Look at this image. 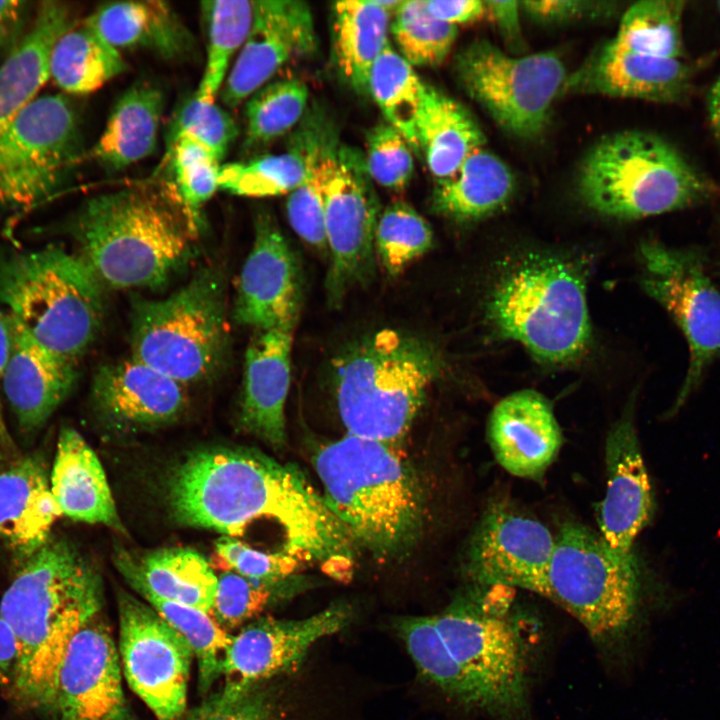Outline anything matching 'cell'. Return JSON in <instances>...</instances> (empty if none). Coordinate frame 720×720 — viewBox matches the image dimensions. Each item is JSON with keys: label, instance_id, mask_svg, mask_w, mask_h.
Here are the masks:
<instances>
[{"label": "cell", "instance_id": "6da1fadb", "mask_svg": "<svg viewBox=\"0 0 720 720\" xmlns=\"http://www.w3.org/2000/svg\"><path fill=\"white\" fill-rule=\"evenodd\" d=\"M168 503L183 525L240 536L257 520L282 529L283 550L351 578L356 544L297 466L249 448L193 453L170 475Z\"/></svg>", "mask_w": 720, "mask_h": 720}, {"label": "cell", "instance_id": "7a4b0ae2", "mask_svg": "<svg viewBox=\"0 0 720 720\" xmlns=\"http://www.w3.org/2000/svg\"><path fill=\"white\" fill-rule=\"evenodd\" d=\"M97 571L67 539L51 536L19 569L0 600V614L19 647L13 683L33 707L53 709L58 670L74 635L102 607Z\"/></svg>", "mask_w": 720, "mask_h": 720}, {"label": "cell", "instance_id": "3957f363", "mask_svg": "<svg viewBox=\"0 0 720 720\" xmlns=\"http://www.w3.org/2000/svg\"><path fill=\"white\" fill-rule=\"evenodd\" d=\"M313 465L326 504L356 546L382 561L415 548L424 528V494L400 445L346 434L318 448Z\"/></svg>", "mask_w": 720, "mask_h": 720}, {"label": "cell", "instance_id": "277c9868", "mask_svg": "<svg viewBox=\"0 0 720 720\" xmlns=\"http://www.w3.org/2000/svg\"><path fill=\"white\" fill-rule=\"evenodd\" d=\"M70 232L98 281L115 289L165 284L191 256L194 236L176 203L146 188L88 200Z\"/></svg>", "mask_w": 720, "mask_h": 720}, {"label": "cell", "instance_id": "5b68a950", "mask_svg": "<svg viewBox=\"0 0 720 720\" xmlns=\"http://www.w3.org/2000/svg\"><path fill=\"white\" fill-rule=\"evenodd\" d=\"M443 372L428 341L382 329L334 361L333 385L347 434L400 445Z\"/></svg>", "mask_w": 720, "mask_h": 720}, {"label": "cell", "instance_id": "8992f818", "mask_svg": "<svg viewBox=\"0 0 720 720\" xmlns=\"http://www.w3.org/2000/svg\"><path fill=\"white\" fill-rule=\"evenodd\" d=\"M485 312L498 336L520 343L544 365L575 363L591 343L585 269L568 257L517 258L494 281Z\"/></svg>", "mask_w": 720, "mask_h": 720}, {"label": "cell", "instance_id": "52a82bcc", "mask_svg": "<svg viewBox=\"0 0 720 720\" xmlns=\"http://www.w3.org/2000/svg\"><path fill=\"white\" fill-rule=\"evenodd\" d=\"M576 189L586 207L622 220L691 208L715 193L676 147L640 130L599 139L579 166Z\"/></svg>", "mask_w": 720, "mask_h": 720}, {"label": "cell", "instance_id": "ba28073f", "mask_svg": "<svg viewBox=\"0 0 720 720\" xmlns=\"http://www.w3.org/2000/svg\"><path fill=\"white\" fill-rule=\"evenodd\" d=\"M102 284L77 254L57 246L0 250V302L33 339L75 363L96 337Z\"/></svg>", "mask_w": 720, "mask_h": 720}, {"label": "cell", "instance_id": "9c48e42d", "mask_svg": "<svg viewBox=\"0 0 720 720\" xmlns=\"http://www.w3.org/2000/svg\"><path fill=\"white\" fill-rule=\"evenodd\" d=\"M226 315L222 274L205 268L168 297L135 303L131 356L185 386L207 380L226 360Z\"/></svg>", "mask_w": 720, "mask_h": 720}, {"label": "cell", "instance_id": "30bf717a", "mask_svg": "<svg viewBox=\"0 0 720 720\" xmlns=\"http://www.w3.org/2000/svg\"><path fill=\"white\" fill-rule=\"evenodd\" d=\"M543 597L571 614L599 645L623 641L640 605L634 556L621 557L599 533L566 522L555 536Z\"/></svg>", "mask_w": 720, "mask_h": 720}, {"label": "cell", "instance_id": "8fae6325", "mask_svg": "<svg viewBox=\"0 0 720 720\" xmlns=\"http://www.w3.org/2000/svg\"><path fill=\"white\" fill-rule=\"evenodd\" d=\"M433 619L464 677L468 706L504 720L526 712V650L514 621L470 598L455 601Z\"/></svg>", "mask_w": 720, "mask_h": 720}, {"label": "cell", "instance_id": "7c38bea8", "mask_svg": "<svg viewBox=\"0 0 720 720\" xmlns=\"http://www.w3.org/2000/svg\"><path fill=\"white\" fill-rule=\"evenodd\" d=\"M453 66L465 93L500 128L520 139H534L543 132L567 78L554 51L512 56L485 39L461 49Z\"/></svg>", "mask_w": 720, "mask_h": 720}, {"label": "cell", "instance_id": "4fadbf2b", "mask_svg": "<svg viewBox=\"0 0 720 720\" xmlns=\"http://www.w3.org/2000/svg\"><path fill=\"white\" fill-rule=\"evenodd\" d=\"M638 256L642 289L667 311L688 345V368L671 409L677 411L720 358V291L701 248L647 240Z\"/></svg>", "mask_w": 720, "mask_h": 720}, {"label": "cell", "instance_id": "5bb4252c", "mask_svg": "<svg viewBox=\"0 0 720 720\" xmlns=\"http://www.w3.org/2000/svg\"><path fill=\"white\" fill-rule=\"evenodd\" d=\"M80 153L78 119L69 99L36 97L0 133V210H25L48 198Z\"/></svg>", "mask_w": 720, "mask_h": 720}, {"label": "cell", "instance_id": "9a60e30c", "mask_svg": "<svg viewBox=\"0 0 720 720\" xmlns=\"http://www.w3.org/2000/svg\"><path fill=\"white\" fill-rule=\"evenodd\" d=\"M118 611L119 656L127 683L158 720H180L194 657L190 647L151 605L120 593Z\"/></svg>", "mask_w": 720, "mask_h": 720}, {"label": "cell", "instance_id": "2e32d148", "mask_svg": "<svg viewBox=\"0 0 720 720\" xmlns=\"http://www.w3.org/2000/svg\"><path fill=\"white\" fill-rule=\"evenodd\" d=\"M380 202L364 153L341 145L325 206V231L331 264L325 288L338 307L347 293L370 280L375 266V230Z\"/></svg>", "mask_w": 720, "mask_h": 720}, {"label": "cell", "instance_id": "e0dca14e", "mask_svg": "<svg viewBox=\"0 0 720 720\" xmlns=\"http://www.w3.org/2000/svg\"><path fill=\"white\" fill-rule=\"evenodd\" d=\"M352 617L349 604L336 602L304 618L264 617L247 623L227 648L221 694L238 696L258 683L298 672L312 647L343 630Z\"/></svg>", "mask_w": 720, "mask_h": 720}, {"label": "cell", "instance_id": "ac0fdd59", "mask_svg": "<svg viewBox=\"0 0 720 720\" xmlns=\"http://www.w3.org/2000/svg\"><path fill=\"white\" fill-rule=\"evenodd\" d=\"M554 544L555 536L538 520L495 506L470 539L466 569L478 584L543 596Z\"/></svg>", "mask_w": 720, "mask_h": 720}, {"label": "cell", "instance_id": "d6986e66", "mask_svg": "<svg viewBox=\"0 0 720 720\" xmlns=\"http://www.w3.org/2000/svg\"><path fill=\"white\" fill-rule=\"evenodd\" d=\"M98 616L74 635L61 661L53 708L60 720H130L120 657Z\"/></svg>", "mask_w": 720, "mask_h": 720}, {"label": "cell", "instance_id": "ffe728a7", "mask_svg": "<svg viewBox=\"0 0 720 720\" xmlns=\"http://www.w3.org/2000/svg\"><path fill=\"white\" fill-rule=\"evenodd\" d=\"M313 15L300 0L254 1L249 34L221 89V99L235 108L292 59L316 48Z\"/></svg>", "mask_w": 720, "mask_h": 720}, {"label": "cell", "instance_id": "44dd1931", "mask_svg": "<svg viewBox=\"0 0 720 720\" xmlns=\"http://www.w3.org/2000/svg\"><path fill=\"white\" fill-rule=\"evenodd\" d=\"M254 228L253 245L238 278L234 319L256 330L296 324L302 286L294 252L268 212L256 215Z\"/></svg>", "mask_w": 720, "mask_h": 720}, {"label": "cell", "instance_id": "7402d4cb", "mask_svg": "<svg viewBox=\"0 0 720 720\" xmlns=\"http://www.w3.org/2000/svg\"><path fill=\"white\" fill-rule=\"evenodd\" d=\"M685 59L638 54L612 40L595 48L567 78L561 95H603L661 104L679 103L691 88Z\"/></svg>", "mask_w": 720, "mask_h": 720}, {"label": "cell", "instance_id": "603a6c76", "mask_svg": "<svg viewBox=\"0 0 720 720\" xmlns=\"http://www.w3.org/2000/svg\"><path fill=\"white\" fill-rule=\"evenodd\" d=\"M634 400L608 433L607 486L599 508V534L621 557L633 556L634 541L653 511L652 489L633 421Z\"/></svg>", "mask_w": 720, "mask_h": 720}, {"label": "cell", "instance_id": "cb8c5ba5", "mask_svg": "<svg viewBox=\"0 0 720 720\" xmlns=\"http://www.w3.org/2000/svg\"><path fill=\"white\" fill-rule=\"evenodd\" d=\"M91 398L103 419L124 428L168 424L188 401L185 385L132 356L97 370Z\"/></svg>", "mask_w": 720, "mask_h": 720}, {"label": "cell", "instance_id": "d4e9b609", "mask_svg": "<svg viewBox=\"0 0 720 720\" xmlns=\"http://www.w3.org/2000/svg\"><path fill=\"white\" fill-rule=\"evenodd\" d=\"M295 325L256 330L245 353L240 425L275 449L286 443L284 410Z\"/></svg>", "mask_w": 720, "mask_h": 720}, {"label": "cell", "instance_id": "484cf974", "mask_svg": "<svg viewBox=\"0 0 720 720\" xmlns=\"http://www.w3.org/2000/svg\"><path fill=\"white\" fill-rule=\"evenodd\" d=\"M10 319L12 339L2 392L20 431L32 435L72 391L77 377L75 363L42 346Z\"/></svg>", "mask_w": 720, "mask_h": 720}, {"label": "cell", "instance_id": "4316f807", "mask_svg": "<svg viewBox=\"0 0 720 720\" xmlns=\"http://www.w3.org/2000/svg\"><path fill=\"white\" fill-rule=\"evenodd\" d=\"M488 439L498 463L522 478L541 476L562 444L551 405L530 389L514 392L495 405L488 421Z\"/></svg>", "mask_w": 720, "mask_h": 720}, {"label": "cell", "instance_id": "83f0119b", "mask_svg": "<svg viewBox=\"0 0 720 720\" xmlns=\"http://www.w3.org/2000/svg\"><path fill=\"white\" fill-rule=\"evenodd\" d=\"M60 515L40 454L18 456L0 467V539L18 565L49 540Z\"/></svg>", "mask_w": 720, "mask_h": 720}, {"label": "cell", "instance_id": "f1b7e54d", "mask_svg": "<svg viewBox=\"0 0 720 720\" xmlns=\"http://www.w3.org/2000/svg\"><path fill=\"white\" fill-rule=\"evenodd\" d=\"M305 161V176L289 193L286 211L293 230L308 244L325 250V206L340 144L336 129L320 110H308L289 141Z\"/></svg>", "mask_w": 720, "mask_h": 720}, {"label": "cell", "instance_id": "f546056e", "mask_svg": "<svg viewBox=\"0 0 720 720\" xmlns=\"http://www.w3.org/2000/svg\"><path fill=\"white\" fill-rule=\"evenodd\" d=\"M50 487L62 515L123 531L101 462L72 427L59 432Z\"/></svg>", "mask_w": 720, "mask_h": 720}, {"label": "cell", "instance_id": "4dcf8cb0", "mask_svg": "<svg viewBox=\"0 0 720 720\" xmlns=\"http://www.w3.org/2000/svg\"><path fill=\"white\" fill-rule=\"evenodd\" d=\"M73 24L62 2L45 1L31 28L0 66V133L35 98L50 78V57L58 39Z\"/></svg>", "mask_w": 720, "mask_h": 720}, {"label": "cell", "instance_id": "1f68e13d", "mask_svg": "<svg viewBox=\"0 0 720 720\" xmlns=\"http://www.w3.org/2000/svg\"><path fill=\"white\" fill-rule=\"evenodd\" d=\"M116 563L143 597L153 596L210 614L217 576L200 553L187 548H165L136 559L127 552H119Z\"/></svg>", "mask_w": 720, "mask_h": 720}, {"label": "cell", "instance_id": "d6a6232c", "mask_svg": "<svg viewBox=\"0 0 720 720\" xmlns=\"http://www.w3.org/2000/svg\"><path fill=\"white\" fill-rule=\"evenodd\" d=\"M85 22L119 51L143 48L174 59L188 53L193 44L174 9L160 0L105 3Z\"/></svg>", "mask_w": 720, "mask_h": 720}, {"label": "cell", "instance_id": "836d02e7", "mask_svg": "<svg viewBox=\"0 0 720 720\" xmlns=\"http://www.w3.org/2000/svg\"><path fill=\"white\" fill-rule=\"evenodd\" d=\"M515 189V176L508 165L483 147L452 176L436 181L431 209L456 222L476 221L503 209Z\"/></svg>", "mask_w": 720, "mask_h": 720}, {"label": "cell", "instance_id": "e575fe53", "mask_svg": "<svg viewBox=\"0 0 720 720\" xmlns=\"http://www.w3.org/2000/svg\"><path fill=\"white\" fill-rule=\"evenodd\" d=\"M420 156L437 180L452 176L486 143L485 135L460 102L427 85L416 123Z\"/></svg>", "mask_w": 720, "mask_h": 720}, {"label": "cell", "instance_id": "d590c367", "mask_svg": "<svg viewBox=\"0 0 720 720\" xmlns=\"http://www.w3.org/2000/svg\"><path fill=\"white\" fill-rule=\"evenodd\" d=\"M164 109V94L141 81L129 87L115 103L93 151L106 169L119 171L152 154Z\"/></svg>", "mask_w": 720, "mask_h": 720}, {"label": "cell", "instance_id": "8d00e7d4", "mask_svg": "<svg viewBox=\"0 0 720 720\" xmlns=\"http://www.w3.org/2000/svg\"><path fill=\"white\" fill-rule=\"evenodd\" d=\"M390 14L373 0L333 4L332 58L341 80L354 92L369 95L372 66L388 40Z\"/></svg>", "mask_w": 720, "mask_h": 720}, {"label": "cell", "instance_id": "74e56055", "mask_svg": "<svg viewBox=\"0 0 720 720\" xmlns=\"http://www.w3.org/2000/svg\"><path fill=\"white\" fill-rule=\"evenodd\" d=\"M126 68L120 51L85 21L58 39L50 57V78L69 94L92 93Z\"/></svg>", "mask_w": 720, "mask_h": 720}, {"label": "cell", "instance_id": "f35d334b", "mask_svg": "<svg viewBox=\"0 0 720 720\" xmlns=\"http://www.w3.org/2000/svg\"><path fill=\"white\" fill-rule=\"evenodd\" d=\"M206 31V62L195 95L214 103L221 92L231 59L238 55L251 28L254 1L222 0L201 2Z\"/></svg>", "mask_w": 720, "mask_h": 720}, {"label": "cell", "instance_id": "ab89813d", "mask_svg": "<svg viewBox=\"0 0 720 720\" xmlns=\"http://www.w3.org/2000/svg\"><path fill=\"white\" fill-rule=\"evenodd\" d=\"M426 86L414 67L388 42L372 66L368 92L386 122L406 138L417 156L420 152L416 123Z\"/></svg>", "mask_w": 720, "mask_h": 720}, {"label": "cell", "instance_id": "60d3db41", "mask_svg": "<svg viewBox=\"0 0 720 720\" xmlns=\"http://www.w3.org/2000/svg\"><path fill=\"white\" fill-rule=\"evenodd\" d=\"M680 0H643L624 12L612 42L642 55L685 59L683 16Z\"/></svg>", "mask_w": 720, "mask_h": 720}, {"label": "cell", "instance_id": "b9f144b4", "mask_svg": "<svg viewBox=\"0 0 720 720\" xmlns=\"http://www.w3.org/2000/svg\"><path fill=\"white\" fill-rule=\"evenodd\" d=\"M162 164L171 177L172 198L195 234L202 207L219 188L220 160L195 140L180 137L166 145Z\"/></svg>", "mask_w": 720, "mask_h": 720}, {"label": "cell", "instance_id": "7bdbcfd3", "mask_svg": "<svg viewBox=\"0 0 720 720\" xmlns=\"http://www.w3.org/2000/svg\"><path fill=\"white\" fill-rule=\"evenodd\" d=\"M309 91L296 78L268 82L247 99L244 146L268 145L297 126L307 111Z\"/></svg>", "mask_w": 720, "mask_h": 720}, {"label": "cell", "instance_id": "ee69618b", "mask_svg": "<svg viewBox=\"0 0 720 720\" xmlns=\"http://www.w3.org/2000/svg\"><path fill=\"white\" fill-rule=\"evenodd\" d=\"M186 641L197 660L199 687L205 692L222 676L232 635L207 612L198 608L144 597Z\"/></svg>", "mask_w": 720, "mask_h": 720}, {"label": "cell", "instance_id": "f6af8a7d", "mask_svg": "<svg viewBox=\"0 0 720 720\" xmlns=\"http://www.w3.org/2000/svg\"><path fill=\"white\" fill-rule=\"evenodd\" d=\"M389 31L398 53L413 67L442 64L456 41L458 27L434 17L426 0H408L393 14Z\"/></svg>", "mask_w": 720, "mask_h": 720}, {"label": "cell", "instance_id": "bcb514c9", "mask_svg": "<svg viewBox=\"0 0 720 720\" xmlns=\"http://www.w3.org/2000/svg\"><path fill=\"white\" fill-rule=\"evenodd\" d=\"M300 150L288 142L287 150L246 162L228 163L220 168L219 188L244 197H271L292 192L305 176Z\"/></svg>", "mask_w": 720, "mask_h": 720}, {"label": "cell", "instance_id": "7dc6e473", "mask_svg": "<svg viewBox=\"0 0 720 720\" xmlns=\"http://www.w3.org/2000/svg\"><path fill=\"white\" fill-rule=\"evenodd\" d=\"M262 683L234 697L220 693L180 720H316L314 702L309 701L304 689L284 701L280 694L264 689Z\"/></svg>", "mask_w": 720, "mask_h": 720}, {"label": "cell", "instance_id": "c3c4849f", "mask_svg": "<svg viewBox=\"0 0 720 720\" xmlns=\"http://www.w3.org/2000/svg\"><path fill=\"white\" fill-rule=\"evenodd\" d=\"M395 626L423 677L448 696L468 705L469 693L466 682L449 655L435 626L433 616L400 618Z\"/></svg>", "mask_w": 720, "mask_h": 720}, {"label": "cell", "instance_id": "681fc988", "mask_svg": "<svg viewBox=\"0 0 720 720\" xmlns=\"http://www.w3.org/2000/svg\"><path fill=\"white\" fill-rule=\"evenodd\" d=\"M433 244V232L425 218L405 202L388 205L378 218L375 254L390 276L399 275Z\"/></svg>", "mask_w": 720, "mask_h": 720}, {"label": "cell", "instance_id": "f907efd6", "mask_svg": "<svg viewBox=\"0 0 720 720\" xmlns=\"http://www.w3.org/2000/svg\"><path fill=\"white\" fill-rule=\"evenodd\" d=\"M301 584L295 579L285 585L271 586L223 571L217 576L210 615L226 631L237 628L261 614L273 600L299 591Z\"/></svg>", "mask_w": 720, "mask_h": 720}, {"label": "cell", "instance_id": "816d5d0a", "mask_svg": "<svg viewBox=\"0 0 720 720\" xmlns=\"http://www.w3.org/2000/svg\"><path fill=\"white\" fill-rule=\"evenodd\" d=\"M301 562L285 550L265 552L229 536L219 538L214 547V567L271 586L285 585L297 579L295 572Z\"/></svg>", "mask_w": 720, "mask_h": 720}, {"label": "cell", "instance_id": "f5cc1de1", "mask_svg": "<svg viewBox=\"0 0 720 720\" xmlns=\"http://www.w3.org/2000/svg\"><path fill=\"white\" fill-rule=\"evenodd\" d=\"M237 135L238 126L227 111L215 102H202L193 93L175 113L166 145L180 137H188L206 147L221 161Z\"/></svg>", "mask_w": 720, "mask_h": 720}, {"label": "cell", "instance_id": "db71d44e", "mask_svg": "<svg viewBox=\"0 0 720 720\" xmlns=\"http://www.w3.org/2000/svg\"><path fill=\"white\" fill-rule=\"evenodd\" d=\"M406 138L392 125L380 122L366 136L364 154L374 183L392 190L405 188L413 177L414 159Z\"/></svg>", "mask_w": 720, "mask_h": 720}, {"label": "cell", "instance_id": "11a10c76", "mask_svg": "<svg viewBox=\"0 0 720 720\" xmlns=\"http://www.w3.org/2000/svg\"><path fill=\"white\" fill-rule=\"evenodd\" d=\"M520 9L527 17L543 25L566 24L585 19L610 16L615 3L588 0L521 1Z\"/></svg>", "mask_w": 720, "mask_h": 720}, {"label": "cell", "instance_id": "9f6ffc18", "mask_svg": "<svg viewBox=\"0 0 720 720\" xmlns=\"http://www.w3.org/2000/svg\"><path fill=\"white\" fill-rule=\"evenodd\" d=\"M486 13L502 37L510 52L521 56L526 50L520 25V4L518 1H484Z\"/></svg>", "mask_w": 720, "mask_h": 720}, {"label": "cell", "instance_id": "6f0895ef", "mask_svg": "<svg viewBox=\"0 0 720 720\" xmlns=\"http://www.w3.org/2000/svg\"><path fill=\"white\" fill-rule=\"evenodd\" d=\"M426 4L434 17L455 26L476 22L486 14L485 2L480 0H426Z\"/></svg>", "mask_w": 720, "mask_h": 720}, {"label": "cell", "instance_id": "680465c9", "mask_svg": "<svg viewBox=\"0 0 720 720\" xmlns=\"http://www.w3.org/2000/svg\"><path fill=\"white\" fill-rule=\"evenodd\" d=\"M11 319L0 311V393L2 381L11 348ZM18 452L6 428L0 397V467L17 458Z\"/></svg>", "mask_w": 720, "mask_h": 720}, {"label": "cell", "instance_id": "91938a15", "mask_svg": "<svg viewBox=\"0 0 720 720\" xmlns=\"http://www.w3.org/2000/svg\"><path fill=\"white\" fill-rule=\"evenodd\" d=\"M19 657L16 635L10 624L0 614V685H12L15 680Z\"/></svg>", "mask_w": 720, "mask_h": 720}, {"label": "cell", "instance_id": "94428289", "mask_svg": "<svg viewBox=\"0 0 720 720\" xmlns=\"http://www.w3.org/2000/svg\"><path fill=\"white\" fill-rule=\"evenodd\" d=\"M26 6L23 1H0V47L7 45L19 31Z\"/></svg>", "mask_w": 720, "mask_h": 720}, {"label": "cell", "instance_id": "6125c7cd", "mask_svg": "<svg viewBox=\"0 0 720 720\" xmlns=\"http://www.w3.org/2000/svg\"><path fill=\"white\" fill-rule=\"evenodd\" d=\"M706 106L710 126L720 143V76L712 84L708 92Z\"/></svg>", "mask_w": 720, "mask_h": 720}, {"label": "cell", "instance_id": "be15d7a7", "mask_svg": "<svg viewBox=\"0 0 720 720\" xmlns=\"http://www.w3.org/2000/svg\"><path fill=\"white\" fill-rule=\"evenodd\" d=\"M717 10H718L719 15H720V1L717 2Z\"/></svg>", "mask_w": 720, "mask_h": 720}]
</instances>
